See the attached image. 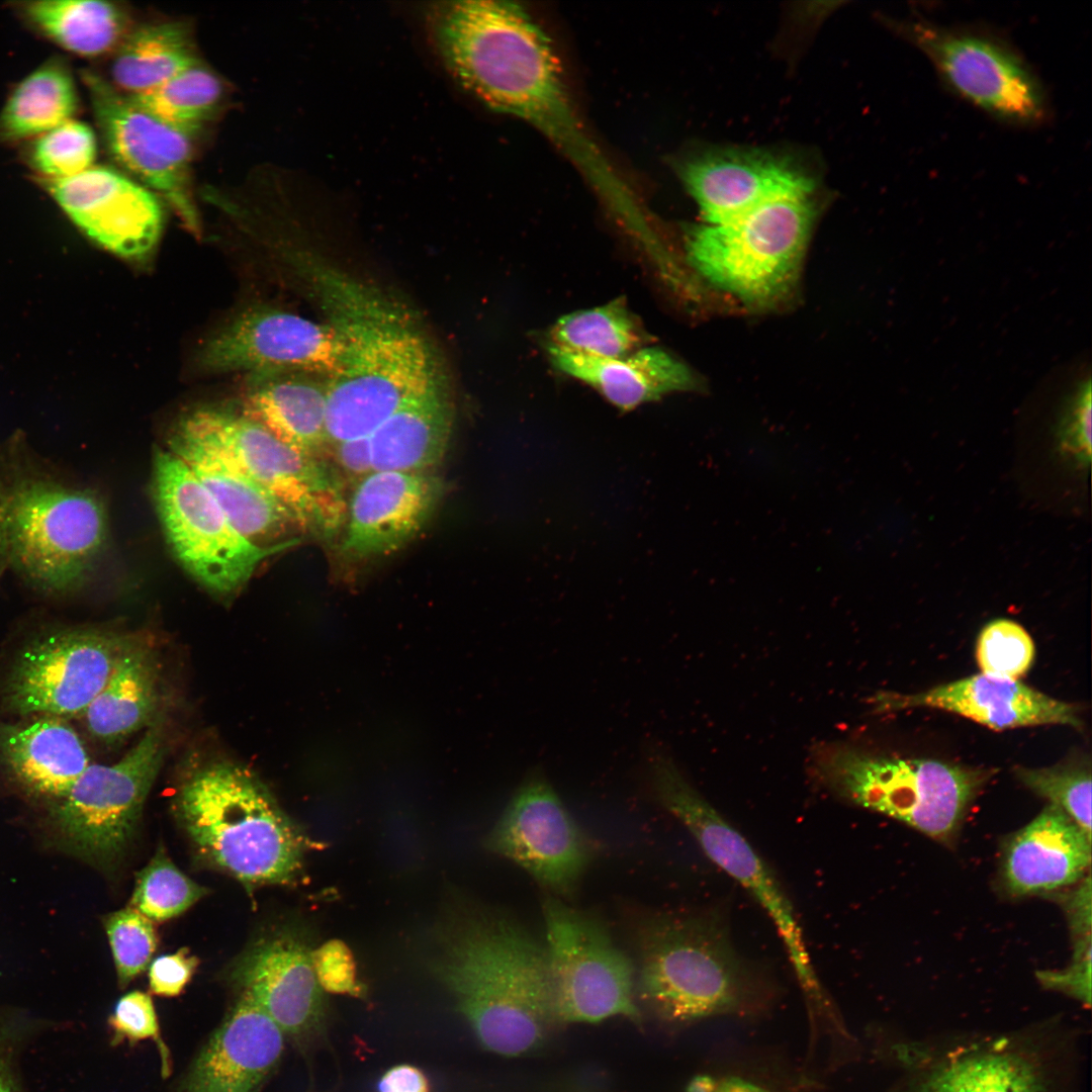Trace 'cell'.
Masks as SVG:
<instances>
[{
  "label": "cell",
  "instance_id": "obj_14",
  "mask_svg": "<svg viewBox=\"0 0 1092 1092\" xmlns=\"http://www.w3.org/2000/svg\"><path fill=\"white\" fill-rule=\"evenodd\" d=\"M129 639L94 628H63L26 643L1 686V704L18 716H83L105 687Z\"/></svg>",
  "mask_w": 1092,
  "mask_h": 1092
},
{
  "label": "cell",
  "instance_id": "obj_23",
  "mask_svg": "<svg viewBox=\"0 0 1092 1092\" xmlns=\"http://www.w3.org/2000/svg\"><path fill=\"white\" fill-rule=\"evenodd\" d=\"M1051 1060L1024 1036L974 1039L933 1056L907 1092H1061Z\"/></svg>",
  "mask_w": 1092,
  "mask_h": 1092
},
{
  "label": "cell",
  "instance_id": "obj_31",
  "mask_svg": "<svg viewBox=\"0 0 1092 1092\" xmlns=\"http://www.w3.org/2000/svg\"><path fill=\"white\" fill-rule=\"evenodd\" d=\"M452 424V406L441 383L395 412L369 436L373 471H428L442 461Z\"/></svg>",
  "mask_w": 1092,
  "mask_h": 1092
},
{
  "label": "cell",
  "instance_id": "obj_1",
  "mask_svg": "<svg viewBox=\"0 0 1092 1092\" xmlns=\"http://www.w3.org/2000/svg\"><path fill=\"white\" fill-rule=\"evenodd\" d=\"M433 24L445 65L464 89L491 109L539 128L625 224L641 217L632 191L576 113L549 37L524 7L509 1L449 2L437 9Z\"/></svg>",
  "mask_w": 1092,
  "mask_h": 1092
},
{
  "label": "cell",
  "instance_id": "obj_25",
  "mask_svg": "<svg viewBox=\"0 0 1092 1092\" xmlns=\"http://www.w3.org/2000/svg\"><path fill=\"white\" fill-rule=\"evenodd\" d=\"M880 703L888 710L940 709L995 730L1048 724L1081 726L1075 705L1051 698L1017 679L984 673L913 695H884Z\"/></svg>",
  "mask_w": 1092,
  "mask_h": 1092
},
{
  "label": "cell",
  "instance_id": "obj_19",
  "mask_svg": "<svg viewBox=\"0 0 1092 1092\" xmlns=\"http://www.w3.org/2000/svg\"><path fill=\"white\" fill-rule=\"evenodd\" d=\"M44 185L68 217L107 251L139 261L157 246L164 220L158 198L119 172L93 165Z\"/></svg>",
  "mask_w": 1092,
  "mask_h": 1092
},
{
  "label": "cell",
  "instance_id": "obj_15",
  "mask_svg": "<svg viewBox=\"0 0 1092 1092\" xmlns=\"http://www.w3.org/2000/svg\"><path fill=\"white\" fill-rule=\"evenodd\" d=\"M162 756L161 728L151 725L117 762L91 763L54 808L65 841L96 862L119 857L135 832Z\"/></svg>",
  "mask_w": 1092,
  "mask_h": 1092
},
{
  "label": "cell",
  "instance_id": "obj_40",
  "mask_svg": "<svg viewBox=\"0 0 1092 1092\" xmlns=\"http://www.w3.org/2000/svg\"><path fill=\"white\" fill-rule=\"evenodd\" d=\"M1016 777L1031 791L1065 811L1091 836V772L1082 764L1017 767Z\"/></svg>",
  "mask_w": 1092,
  "mask_h": 1092
},
{
  "label": "cell",
  "instance_id": "obj_3",
  "mask_svg": "<svg viewBox=\"0 0 1092 1092\" xmlns=\"http://www.w3.org/2000/svg\"><path fill=\"white\" fill-rule=\"evenodd\" d=\"M306 267L343 349L340 370L327 380V445L369 437L442 383L435 357L396 303L329 265Z\"/></svg>",
  "mask_w": 1092,
  "mask_h": 1092
},
{
  "label": "cell",
  "instance_id": "obj_43",
  "mask_svg": "<svg viewBox=\"0 0 1092 1092\" xmlns=\"http://www.w3.org/2000/svg\"><path fill=\"white\" fill-rule=\"evenodd\" d=\"M107 1022L112 1045L150 1039L157 1046L162 1076L166 1078L171 1074L170 1050L163 1039L156 1009L148 994L131 991L123 995L114 1005Z\"/></svg>",
  "mask_w": 1092,
  "mask_h": 1092
},
{
  "label": "cell",
  "instance_id": "obj_28",
  "mask_svg": "<svg viewBox=\"0 0 1092 1092\" xmlns=\"http://www.w3.org/2000/svg\"><path fill=\"white\" fill-rule=\"evenodd\" d=\"M90 764L84 742L65 718L0 722V765L29 793L59 800Z\"/></svg>",
  "mask_w": 1092,
  "mask_h": 1092
},
{
  "label": "cell",
  "instance_id": "obj_7",
  "mask_svg": "<svg viewBox=\"0 0 1092 1092\" xmlns=\"http://www.w3.org/2000/svg\"><path fill=\"white\" fill-rule=\"evenodd\" d=\"M655 800L695 838L706 856L758 903L775 925L803 995L809 1023L820 1026L839 1014L813 966L794 906L777 876L748 840L685 778L667 754L648 760Z\"/></svg>",
  "mask_w": 1092,
  "mask_h": 1092
},
{
  "label": "cell",
  "instance_id": "obj_47",
  "mask_svg": "<svg viewBox=\"0 0 1092 1092\" xmlns=\"http://www.w3.org/2000/svg\"><path fill=\"white\" fill-rule=\"evenodd\" d=\"M1037 980L1044 988L1073 997L1085 1006L1091 1004V936L1077 939L1072 963L1061 971H1040Z\"/></svg>",
  "mask_w": 1092,
  "mask_h": 1092
},
{
  "label": "cell",
  "instance_id": "obj_2",
  "mask_svg": "<svg viewBox=\"0 0 1092 1092\" xmlns=\"http://www.w3.org/2000/svg\"><path fill=\"white\" fill-rule=\"evenodd\" d=\"M431 970L489 1052L525 1055L556 1021L545 943L498 909L455 910L440 929Z\"/></svg>",
  "mask_w": 1092,
  "mask_h": 1092
},
{
  "label": "cell",
  "instance_id": "obj_20",
  "mask_svg": "<svg viewBox=\"0 0 1092 1092\" xmlns=\"http://www.w3.org/2000/svg\"><path fill=\"white\" fill-rule=\"evenodd\" d=\"M681 180L708 224L728 222L775 199L812 194L813 177L783 154L712 148L686 160Z\"/></svg>",
  "mask_w": 1092,
  "mask_h": 1092
},
{
  "label": "cell",
  "instance_id": "obj_6",
  "mask_svg": "<svg viewBox=\"0 0 1092 1092\" xmlns=\"http://www.w3.org/2000/svg\"><path fill=\"white\" fill-rule=\"evenodd\" d=\"M811 762L820 783L835 795L945 843L989 778L986 769L874 755L837 743L818 745Z\"/></svg>",
  "mask_w": 1092,
  "mask_h": 1092
},
{
  "label": "cell",
  "instance_id": "obj_38",
  "mask_svg": "<svg viewBox=\"0 0 1092 1092\" xmlns=\"http://www.w3.org/2000/svg\"><path fill=\"white\" fill-rule=\"evenodd\" d=\"M205 893L159 848L138 874L130 905L149 919L163 921L180 915Z\"/></svg>",
  "mask_w": 1092,
  "mask_h": 1092
},
{
  "label": "cell",
  "instance_id": "obj_17",
  "mask_svg": "<svg viewBox=\"0 0 1092 1092\" xmlns=\"http://www.w3.org/2000/svg\"><path fill=\"white\" fill-rule=\"evenodd\" d=\"M82 77L111 157L164 196L190 231L198 232L189 185L191 134L142 108L101 76L85 71Z\"/></svg>",
  "mask_w": 1092,
  "mask_h": 1092
},
{
  "label": "cell",
  "instance_id": "obj_42",
  "mask_svg": "<svg viewBox=\"0 0 1092 1092\" xmlns=\"http://www.w3.org/2000/svg\"><path fill=\"white\" fill-rule=\"evenodd\" d=\"M104 924L118 984L124 988L150 964L157 948V933L152 920L133 907L110 914Z\"/></svg>",
  "mask_w": 1092,
  "mask_h": 1092
},
{
  "label": "cell",
  "instance_id": "obj_10",
  "mask_svg": "<svg viewBox=\"0 0 1092 1092\" xmlns=\"http://www.w3.org/2000/svg\"><path fill=\"white\" fill-rule=\"evenodd\" d=\"M177 427L209 446L277 498L299 529L330 539L343 527L344 482L321 458L301 454L242 412L203 407Z\"/></svg>",
  "mask_w": 1092,
  "mask_h": 1092
},
{
  "label": "cell",
  "instance_id": "obj_50",
  "mask_svg": "<svg viewBox=\"0 0 1092 1092\" xmlns=\"http://www.w3.org/2000/svg\"><path fill=\"white\" fill-rule=\"evenodd\" d=\"M1066 440L1076 454L1084 460H1089L1091 453V388L1089 382L1079 395L1066 432Z\"/></svg>",
  "mask_w": 1092,
  "mask_h": 1092
},
{
  "label": "cell",
  "instance_id": "obj_48",
  "mask_svg": "<svg viewBox=\"0 0 1092 1092\" xmlns=\"http://www.w3.org/2000/svg\"><path fill=\"white\" fill-rule=\"evenodd\" d=\"M198 960L187 948L157 958L150 966L149 983L153 994L174 997L179 995L192 978Z\"/></svg>",
  "mask_w": 1092,
  "mask_h": 1092
},
{
  "label": "cell",
  "instance_id": "obj_22",
  "mask_svg": "<svg viewBox=\"0 0 1092 1092\" xmlns=\"http://www.w3.org/2000/svg\"><path fill=\"white\" fill-rule=\"evenodd\" d=\"M312 950L294 935H277L253 946L232 975L241 995L300 1048L318 1038L327 1021L325 992L316 979Z\"/></svg>",
  "mask_w": 1092,
  "mask_h": 1092
},
{
  "label": "cell",
  "instance_id": "obj_52",
  "mask_svg": "<svg viewBox=\"0 0 1092 1092\" xmlns=\"http://www.w3.org/2000/svg\"><path fill=\"white\" fill-rule=\"evenodd\" d=\"M377 1092H430V1083L418 1067L400 1064L391 1067L380 1077Z\"/></svg>",
  "mask_w": 1092,
  "mask_h": 1092
},
{
  "label": "cell",
  "instance_id": "obj_33",
  "mask_svg": "<svg viewBox=\"0 0 1092 1092\" xmlns=\"http://www.w3.org/2000/svg\"><path fill=\"white\" fill-rule=\"evenodd\" d=\"M78 96L65 62L52 58L26 75L0 111V138L19 141L39 136L73 119Z\"/></svg>",
  "mask_w": 1092,
  "mask_h": 1092
},
{
  "label": "cell",
  "instance_id": "obj_21",
  "mask_svg": "<svg viewBox=\"0 0 1092 1092\" xmlns=\"http://www.w3.org/2000/svg\"><path fill=\"white\" fill-rule=\"evenodd\" d=\"M444 488L428 471H373L353 487L347 503L340 557L363 563L395 553L424 530Z\"/></svg>",
  "mask_w": 1092,
  "mask_h": 1092
},
{
  "label": "cell",
  "instance_id": "obj_35",
  "mask_svg": "<svg viewBox=\"0 0 1092 1092\" xmlns=\"http://www.w3.org/2000/svg\"><path fill=\"white\" fill-rule=\"evenodd\" d=\"M196 63L185 24H149L124 39L112 64V77L118 87L134 95L160 86Z\"/></svg>",
  "mask_w": 1092,
  "mask_h": 1092
},
{
  "label": "cell",
  "instance_id": "obj_27",
  "mask_svg": "<svg viewBox=\"0 0 1092 1092\" xmlns=\"http://www.w3.org/2000/svg\"><path fill=\"white\" fill-rule=\"evenodd\" d=\"M169 450L181 459L217 502L235 529L257 545H273L291 528L292 514L277 498L215 450L179 427Z\"/></svg>",
  "mask_w": 1092,
  "mask_h": 1092
},
{
  "label": "cell",
  "instance_id": "obj_39",
  "mask_svg": "<svg viewBox=\"0 0 1092 1092\" xmlns=\"http://www.w3.org/2000/svg\"><path fill=\"white\" fill-rule=\"evenodd\" d=\"M96 154L97 142L92 128L71 119L37 136L30 152V162L46 180H60L91 168Z\"/></svg>",
  "mask_w": 1092,
  "mask_h": 1092
},
{
  "label": "cell",
  "instance_id": "obj_11",
  "mask_svg": "<svg viewBox=\"0 0 1092 1092\" xmlns=\"http://www.w3.org/2000/svg\"><path fill=\"white\" fill-rule=\"evenodd\" d=\"M929 61L957 96L993 118L1035 126L1049 114L1043 86L1025 59L1002 37L972 27L921 18L888 21Z\"/></svg>",
  "mask_w": 1092,
  "mask_h": 1092
},
{
  "label": "cell",
  "instance_id": "obj_37",
  "mask_svg": "<svg viewBox=\"0 0 1092 1092\" xmlns=\"http://www.w3.org/2000/svg\"><path fill=\"white\" fill-rule=\"evenodd\" d=\"M220 94L217 77L196 63L150 91L128 96L142 108L191 134L214 111Z\"/></svg>",
  "mask_w": 1092,
  "mask_h": 1092
},
{
  "label": "cell",
  "instance_id": "obj_36",
  "mask_svg": "<svg viewBox=\"0 0 1092 1092\" xmlns=\"http://www.w3.org/2000/svg\"><path fill=\"white\" fill-rule=\"evenodd\" d=\"M549 346L599 359L627 356L644 347L647 334L622 299L560 317Z\"/></svg>",
  "mask_w": 1092,
  "mask_h": 1092
},
{
  "label": "cell",
  "instance_id": "obj_44",
  "mask_svg": "<svg viewBox=\"0 0 1092 1092\" xmlns=\"http://www.w3.org/2000/svg\"><path fill=\"white\" fill-rule=\"evenodd\" d=\"M707 1092H814L809 1076L775 1064L738 1062L712 1068Z\"/></svg>",
  "mask_w": 1092,
  "mask_h": 1092
},
{
  "label": "cell",
  "instance_id": "obj_5",
  "mask_svg": "<svg viewBox=\"0 0 1092 1092\" xmlns=\"http://www.w3.org/2000/svg\"><path fill=\"white\" fill-rule=\"evenodd\" d=\"M177 811L200 853L244 885L297 879L308 839L250 769L203 766L180 789Z\"/></svg>",
  "mask_w": 1092,
  "mask_h": 1092
},
{
  "label": "cell",
  "instance_id": "obj_49",
  "mask_svg": "<svg viewBox=\"0 0 1092 1092\" xmlns=\"http://www.w3.org/2000/svg\"><path fill=\"white\" fill-rule=\"evenodd\" d=\"M326 451H330L332 467L341 480L353 487L373 472L369 437L338 442L328 446Z\"/></svg>",
  "mask_w": 1092,
  "mask_h": 1092
},
{
  "label": "cell",
  "instance_id": "obj_13",
  "mask_svg": "<svg viewBox=\"0 0 1092 1092\" xmlns=\"http://www.w3.org/2000/svg\"><path fill=\"white\" fill-rule=\"evenodd\" d=\"M556 1021L599 1023L641 1019L634 1000L636 969L590 911L545 893L542 899Z\"/></svg>",
  "mask_w": 1092,
  "mask_h": 1092
},
{
  "label": "cell",
  "instance_id": "obj_32",
  "mask_svg": "<svg viewBox=\"0 0 1092 1092\" xmlns=\"http://www.w3.org/2000/svg\"><path fill=\"white\" fill-rule=\"evenodd\" d=\"M158 705V668L146 644L128 641L105 687L85 711L86 727L113 744L146 726Z\"/></svg>",
  "mask_w": 1092,
  "mask_h": 1092
},
{
  "label": "cell",
  "instance_id": "obj_18",
  "mask_svg": "<svg viewBox=\"0 0 1092 1092\" xmlns=\"http://www.w3.org/2000/svg\"><path fill=\"white\" fill-rule=\"evenodd\" d=\"M342 351L329 324L256 307L214 334L204 344L199 364L210 372L305 373L329 379L340 370Z\"/></svg>",
  "mask_w": 1092,
  "mask_h": 1092
},
{
  "label": "cell",
  "instance_id": "obj_9",
  "mask_svg": "<svg viewBox=\"0 0 1092 1092\" xmlns=\"http://www.w3.org/2000/svg\"><path fill=\"white\" fill-rule=\"evenodd\" d=\"M106 537L104 505L90 489L39 476L8 482V564L34 587L80 586Z\"/></svg>",
  "mask_w": 1092,
  "mask_h": 1092
},
{
  "label": "cell",
  "instance_id": "obj_12",
  "mask_svg": "<svg viewBox=\"0 0 1092 1092\" xmlns=\"http://www.w3.org/2000/svg\"><path fill=\"white\" fill-rule=\"evenodd\" d=\"M153 494L167 541L180 564L207 589L230 595L258 566L300 542L257 545L240 534L188 466L168 450L154 459Z\"/></svg>",
  "mask_w": 1092,
  "mask_h": 1092
},
{
  "label": "cell",
  "instance_id": "obj_26",
  "mask_svg": "<svg viewBox=\"0 0 1092 1092\" xmlns=\"http://www.w3.org/2000/svg\"><path fill=\"white\" fill-rule=\"evenodd\" d=\"M1090 864L1091 836L1050 803L1005 842L1001 874L1005 890L1022 897L1068 888Z\"/></svg>",
  "mask_w": 1092,
  "mask_h": 1092
},
{
  "label": "cell",
  "instance_id": "obj_4",
  "mask_svg": "<svg viewBox=\"0 0 1092 1092\" xmlns=\"http://www.w3.org/2000/svg\"><path fill=\"white\" fill-rule=\"evenodd\" d=\"M632 939L640 998L664 1022L758 1019L777 1002L776 981L738 951L712 909L642 913Z\"/></svg>",
  "mask_w": 1092,
  "mask_h": 1092
},
{
  "label": "cell",
  "instance_id": "obj_51",
  "mask_svg": "<svg viewBox=\"0 0 1092 1092\" xmlns=\"http://www.w3.org/2000/svg\"><path fill=\"white\" fill-rule=\"evenodd\" d=\"M1066 900L1071 930L1076 939L1091 936V879L1090 873Z\"/></svg>",
  "mask_w": 1092,
  "mask_h": 1092
},
{
  "label": "cell",
  "instance_id": "obj_30",
  "mask_svg": "<svg viewBox=\"0 0 1092 1092\" xmlns=\"http://www.w3.org/2000/svg\"><path fill=\"white\" fill-rule=\"evenodd\" d=\"M305 373L251 374L241 412L293 450L321 458L327 449V380Z\"/></svg>",
  "mask_w": 1092,
  "mask_h": 1092
},
{
  "label": "cell",
  "instance_id": "obj_46",
  "mask_svg": "<svg viewBox=\"0 0 1092 1092\" xmlns=\"http://www.w3.org/2000/svg\"><path fill=\"white\" fill-rule=\"evenodd\" d=\"M34 1021L0 1015V1092H28L20 1072V1058L32 1035L41 1029Z\"/></svg>",
  "mask_w": 1092,
  "mask_h": 1092
},
{
  "label": "cell",
  "instance_id": "obj_45",
  "mask_svg": "<svg viewBox=\"0 0 1092 1092\" xmlns=\"http://www.w3.org/2000/svg\"><path fill=\"white\" fill-rule=\"evenodd\" d=\"M312 962L324 992L363 997L365 987L359 982L356 963L348 945L331 939L312 950Z\"/></svg>",
  "mask_w": 1092,
  "mask_h": 1092
},
{
  "label": "cell",
  "instance_id": "obj_41",
  "mask_svg": "<svg viewBox=\"0 0 1092 1092\" xmlns=\"http://www.w3.org/2000/svg\"><path fill=\"white\" fill-rule=\"evenodd\" d=\"M976 656L982 673L1018 679L1033 661L1034 644L1021 625L1008 619H997L981 631Z\"/></svg>",
  "mask_w": 1092,
  "mask_h": 1092
},
{
  "label": "cell",
  "instance_id": "obj_8",
  "mask_svg": "<svg viewBox=\"0 0 1092 1092\" xmlns=\"http://www.w3.org/2000/svg\"><path fill=\"white\" fill-rule=\"evenodd\" d=\"M812 194L775 199L728 222L692 228L686 236L690 263L746 304L779 303L799 277L817 212Z\"/></svg>",
  "mask_w": 1092,
  "mask_h": 1092
},
{
  "label": "cell",
  "instance_id": "obj_53",
  "mask_svg": "<svg viewBox=\"0 0 1092 1092\" xmlns=\"http://www.w3.org/2000/svg\"><path fill=\"white\" fill-rule=\"evenodd\" d=\"M7 515L8 482L0 477V574L8 566Z\"/></svg>",
  "mask_w": 1092,
  "mask_h": 1092
},
{
  "label": "cell",
  "instance_id": "obj_29",
  "mask_svg": "<svg viewBox=\"0 0 1092 1092\" xmlns=\"http://www.w3.org/2000/svg\"><path fill=\"white\" fill-rule=\"evenodd\" d=\"M552 364L595 388L621 411L697 387L691 369L663 349L642 347L615 359H599L549 346Z\"/></svg>",
  "mask_w": 1092,
  "mask_h": 1092
},
{
  "label": "cell",
  "instance_id": "obj_34",
  "mask_svg": "<svg viewBox=\"0 0 1092 1092\" xmlns=\"http://www.w3.org/2000/svg\"><path fill=\"white\" fill-rule=\"evenodd\" d=\"M27 22L62 49L83 57L110 51L124 29L114 4L96 0H36L18 7Z\"/></svg>",
  "mask_w": 1092,
  "mask_h": 1092
},
{
  "label": "cell",
  "instance_id": "obj_16",
  "mask_svg": "<svg viewBox=\"0 0 1092 1092\" xmlns=\"http://www.w3.org/2000/svg\"><path fill=\"white\" fill-rule=\"evenodd\" d=\"M485 844L563 901L575 896L600 851L540 771L525 778Z\"/></svg>",
  "mask_w": 1092,
  "mask_h": 1092
},
{
  "label": "cell",
  "instance_id": "obj_24",
  "mask_svg": "<svg viewBox=\"0 0 1092 1092\" xmlns=\"http://www.w3.org/2000/svg\"><path fill=\"white\" fill-rule=\"evenodd\" d=\"M284 1039L277 1024L241 995L175 1092H262L281 1062Z\"/></svg>",
  "mask_w": 1092,
  "mask_h": 1092
}]
</instances>
